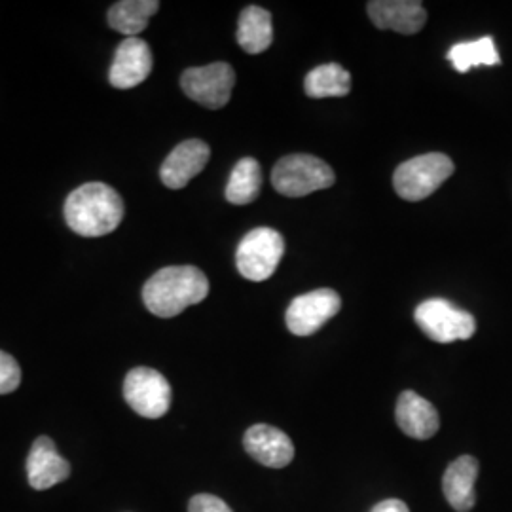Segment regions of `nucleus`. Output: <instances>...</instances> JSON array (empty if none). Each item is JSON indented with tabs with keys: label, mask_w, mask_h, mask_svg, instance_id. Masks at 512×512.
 Wrapping results in <instances>:
<instances>
[{
	"label": "nucleus",
	"mask_w": 512,
	"mask_h": 512,
	"mask_svg": "<svg viewBox=\"0 0 512 512\" xmlns=\"http://www.w3.org/2000/svg\"><path fill=\"white\" fill-rule=\"evenodd\" d=\"M336 181L334 171L311 154H291L281 158L272 171V184L281 196L302 198L325 190Z\"/></svg>",
	"instance_id": "nucleus-4"
},
{
	"label": "nucleus",
	"mask_w": 512,
	"mask_h": 512,
	"mask_svg": "<svg viewBox=\"0 0 512 512\" xmlns=\"http://www.w3.org/2000/svg\"><path fill=\"white\" fill-rule=\"evenodd\" d=\"M478 461L473 456H461L452 461L442 476V492L454 511H471L476 505L475 482Z\"/></svg>",
	"instance_id": "nucleus-16"
},
{
	"label": "nucleus",
	"mask_w": 512,
	"mask_h": 512,
	"mask_svg": "<svg viewBox=\"0 0 512 512\" xmlns=\"http://www.w3.org/2000/svg\"><path fill=\"white\" fill-rule=\"evenodd\" d=\"M152 52L143 38H126L110 67L109 82L116 90H131L143 84L152 73Z\"/></svg>",
	"instance_id": "nucleus-10"
},
{
	"label": "nucleus",
	"mask_w": 512,
	"mask_h": 512,
	"mask_svg": "<svg viewBox=\"0 0 512 512\" xmlns=\"http://www.w3.org/2000/svg\"><path fill=\"white\" fill-rule=\"evenodd\" d=\"M285 253L283 236L274 228H255L239 241L236 264L239 274L249 281L272 277Z\"/></svg>",
	"instance_id": "nucleus-6"
},
{
	"label": "nucleus",
	"mask_w": 512,
	"mask_h": 512,
	"mask_svg": "<svg viewBox=\"0 0 512 512\" xmlns=\"http://www.w3.org/2000/svg\"><path fill=\"white\" fill-rule=\"evenodd\" d=\"M236 84V73L228 63H211L186 69L181 76L183 92L205 109H222L228 105Z\"/></svg>",
	"instance_id": "nucleus-8"
},
{
	"label": "nucleus",
	"mask_w": 512,
	"mask_h": 512,
	"mask_svg": "<svg viewBox=\"0 0 512 512\" xmlns=\"http://www.w3.org/2000/svg\"><path fill=\"white\" fill-rule=\"evenodd\" d=\"M71 475V463L59 456L54 440L38 437L27 458L29 484L35 490H48L55 484L67 480Z\"/></svg>",
	"instance_id": "nucleus-14"
},
{
	"label": "nucleus",
	"mask_w": 512,
	"mask_h": 512,
	"mask_svg": "<svg viewBox=\"0 0 512 512\" xmlns=\"http://www.w3.org/2000/svg\"><path fill=\"white\" fill-rule=\"evenodd\" d=\"M342 308L340 294L332 289H317L296 296L287 310V329L294 336H311Z\"/></svg>",
	"instance_id": "nucleus-9"
},
{
	"label": "nucleus",
	"mask_w": 512,
	"mask_h": 512,
	"mask_svg": "<svg viewBox=\"0 0 512 512\" xmlns=\"http://www.w3.org/2000/svg\"><path fill=\"white\" fill-rule=\"evenodd\" d=\"M188 512H232L217 495H194L188 503Z\"/></svg>",
	"instance_id": "nucleus-23"
},
{
	"label": "nucleus",
	"mask_w": 512,
	"mask_h": 512,
	"mask_svg": "<svg viewBox=\"0 0 512 512\" xmlns=\"http://www.w3.org/2000/svg\"><path fill=\"white\" fill-rule=\"evenodd\" d=\"M397 425L406 437L427 440L437 435L440 418L437 408L414 391H404L395 408Z\"/></svg>",
	"instance_id": "nucleus-15"
},
{
	"label": "nucleus",
	"mask_w": 512,
	"mask_h": 512,
	"mask_svg": "<svg viewBox=\"0 0 512 512\" xmlns=\"http://www.w3.org/2000/svg\"><path fill=\"white\" fill-rule=\"evenodd\" d=\"M209 294L207 275L196 266H167L145 283L143 302L156 317H175L203 302Z\"/></svg>",
	"instance_id": "nucleus-2"
},
{
	"label": "nucleus",
	"mask_w": 512,
	"mask_h": 512,
	"mask_svg": "<svg viewBox=\"0 0 512 512\" xmlns=\"http://www.w3.org/2000/svg\"><path fill=\"white\" fill-rule=\"evenodd\" d=\"M304 92L311 99L344 97L351 92V74L338 63L319 65L306 76Z\"/></svg>",
	"instance_id": "nucleus-19"
},
{
	"label": "nucleus",
	"mask_w": 512,
	"mask_h": 512,
	"mask_svg": "<svg viewBox=\"0 0 512 512\" xmlns=\"http://www.w3.org/2000/svg\"><path fill=\"white\" fill-rule=\"evenodd\" d=\"M262 188V169L255 158H243L232 169L226 186V200L232 205L255 202Z\"/></svg>",
	"instance_id": "nucleus-20"
},
{
	"label": "nucleus",
	"mask_w": 512,
	"mask_h": 512,
	"mask_svg": "<svg viewBox=\"0 0 512 512\" xmlns=\"http://www.w3.org/2000/svg\"><path fill=\"white\" fill-rule=\"evenodd\" d=\"M414 319L427 338L437 344L469 340L476 332V319L444 298H431L416 308Z\"/></svg>",
	"instance_id": "nucleus-5"
},
{
	"label": "nucleus",
	"mask_w": 512,
	"mask_h": 512,
	"mask_svg": "<svg viewBox=\"0 0 512 512\" xmlns=\"http://www.w3.org/2000/svg\"><path fill=\"white\" fill-rule=\"evenodd\" d=\"M209 158H211V150L203 141L200 139L184 141L173 148V152L165 158L160 169V179L167 188L181 190L196 175L202 173Z\"/></svg>",
	"instance_id": "nucleus-13"
},
{
	"label": "nucleus",
	"mask_w": 512,
	"mask_h": 512,
	"mask_svg": "<svg viewBox=\"0 0 512 512\" xmlns=\"http://www.w3.org/2000/svg\"><path fill=\"white\" fill-rule=\"evenodd\" d=\"M274 42L272 14L260 6H249L241 12L238 23V44L247 54L266 52Z\"/></svg>",
	"instance_id": "nucleus-17"
},
{
	"label": "nucleus",
	"mask_w": 512,
	"mask_h": 512,
	"mask_svg": "<svg viewBox=\"0 0 512 512\" xmlns=\"http://www.w3.org/2000/svg\"><path fill=\"white\" fill-rule=\"evenodd\" d=\"M124 399L139 416L147 420H158L169 412L171 385L158 370L139 366L129 370L126 376Z\"/></svg>",
	"instance_id": "nucleus-7"
},
{
	"label": "nucleus",
	"mask_w": 512,
	"mask_h": 512,
	"mask_svg": "<svg viewBox=\"0 0 512 512\" xmlns=\"http://www.w3.org/2000/svg\"><path fill=\"white\" fill-rule=\"evenodd\" d=\"M454 173V162L440 152L406 160L393 175V186L406 202H421L435 194Z\"/></svg>",
	"instance_id": "nucleus-3"
},
{
	"label": "nucleus",
	"mask_w": 512,
	"mask_h": 512,
	"mask_svg": "<svg viewBox=\"0 0 512 512\" xmlns=\"http://www.w3.org/2000/svg\"><path fill=\"white\" fill-rule=\"evenodd\" d=\"M448 61L454 65L458 73H469L473 67H492L499 65L501 57L497 54L494 38L482 37L475 42H459L450 48Z\"/></svg>",
	"instance_id": "nucleus-21"
},
{
	"label": "nucleus",
	"mask_w": 512,
	"mask_h": 512,
	"mask_svg": "<svg viewBox=\"0 0 512 512\" xmlns=\"http://www.w3.org/2000/svg\"><path fill=\"white\" fill-rule=\"evenodd\" d=\"M372 512H410V509L401 499H385L382 503H378Z\"/></svg>",
	"instance_id": "nucleus-24"
},
{
	"label": "nucleus",
	"mask_w": 512,
	"mask_h": 512,
	"mask_svg": "<svg viewBox=\"0 0 512 512\" xmlns=\"http://www.w3.org/2000/svg\"><path fill=\"white\" fill-rule=\"evenodd\" d=\"M158 10V0H122L110 6L107 18L114 31L131 38L147 29L148 21Z\"/></svg>",
	"instance_id": "nucleus-18"
},
{
	"label": "nucleus",
	"mask_w": 512,
	"mask_h": 512,
	"mask_svg": "<svg viewBox=\"0 0 512 512\" xmlns=\"http://www.w3.org/2000/svg\"><path fill=\"white\" fill-rule=\"evenodd\" d=\"M243 446L251 458L270 469H283L294 459L293 440L272 425L258 423L247 429Z\"/></svg>",
	"instance_id": "nucleus-12"
},
{
	"label": "nucleus",
	"mask_w": 512,
	"mask_h": 512,
	"mask_svg": "<svg viewBox=\"0 0 512 512\" xmlns=\"http://www.w3.org/2000/svg\"><path fill=\"white\" fill-rule=\"evenodd\" d=\"M366 8L372 23L382 31L416 35L427 23V12L420 0H372Z\"/></svg>",
	"instance_id": "nucleus-11"
},
{
	"label": "nucleus",
	"mask_w": 512,
	"mask_h": 512,
	"mask_svg": "<svg viewBox=\"0 0 512 512\" xmlns=\"http://www.w3.org/2000/svg\"><path fill=\"white\" fill-rule=\"evenodd\" d=\"M65 220L82 238H101L124 219V200L105 183H88L73 190L63 207Z\"/></svg>",
	"instance_id": "nucleus-1"
},
{
	"label": "nucleus",
	"mask_w": 512,
	"mask_h": 512,
	"mask_svg": "<svg viewBox=\"0 0 512 512\" xmlns=\"http://www.w3.org/2000/svg\"><path fill=\"white\" fill-rule=\"evenodd\" d=\"M21 384V368H19L18 361L0 351V395H8L14 393Z\"/></svg>",
	"instance_id": "nucleus-22"
}]
</instances>
